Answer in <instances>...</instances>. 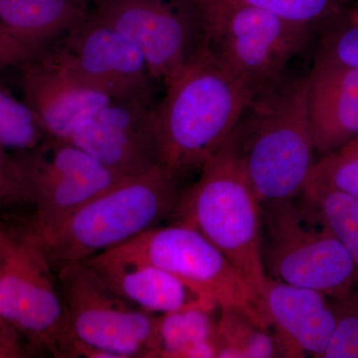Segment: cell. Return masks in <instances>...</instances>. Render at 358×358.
<instances>
[{"label":"cell","mask_w":358,"mask_h":358,"mask_svg":"<svg viewBox=\"0 0 358 358\" xmlns=\"http://www.w3.org/2000/svg\"><path fill=\"white\" fill-rule=\"evenodd\" d=\"M171 219L189 226L222 252L260 296L267 281L262 260L261 202L245 178L231 136L185 187Z\"/></svg>","instance_id":"5b68a950"},{"label":"cell","mask_w":358,"mask_h":358,"mask_svg":"<svg viewBox=\"0 0 358 358\" xmlns=\"http://www.w3.org/2000/svg\"><path fill=\"white\" fill-rule=\"evenodd\" d=\"M36 355L13 327L0 319V358H21Z\"/></svg>","instance_id":"f1b7e54d"},{"label":"cell","mask_w":358,"mask_h":358,"mask_svg":"<svg viewBox=\"0 0 358 358\" xmlns=\"http://www.w3.org/2000/svg\"><path fill=\"white\" fill-rule=\"evenodd\" d=\"M102 253L164 268L219 308H235L257 326L270 331L260 296L222 252L189 226H157Z\"/></svg>","instance_id":"9c48e42d"},{"label":"cell","mask_w":358,"mask_h":358,"mask_svg":"<svg viewBox=\"0 0 358 358\" xmlns=\"http://www.w3.org/2000/svg\"><path fill=\"white\" fill-rule=\"evenodd\" d=\"M336 300V327L322 358H358V288Z\"/></svg>","instance_id":"484cf974"},{"label":"cell","mask_w":358,"mask_h":358,"mask_svg":"<svg viewBox=\"0 0 358 358\" xmlns=\"http://www.w3.org/2000/svg\"><path fill=\"white\" fill-rule=\"evenodd\" d=\"M72 358H157L159 315L134 307L86 262L56 270Z\"/></svg>","instance_id":"52a82bcc"},{"label":"cell","mask_w":358,"mask_h":358,"mask_svg":"<svg viewBox=\"0 0 358 358\" xmlns=\"http://www.w3.org/2000/svg\"><path fill=\"white\" fill-rule=\"evenodd\" d=\"M155 108L162 164L179 176L199 171L229 140L253 90L195 49Z\"/></svg>","instance_id":"7a4b0ae2"},{"label":"cell","mask_w":358,"mask_h":358,"mask_svg":"<svg viewBox=\"0 0 358 358\" xmlns=\"http://www.w3.org/2000/svg\"><path fill=\"white\" fill-rule=\"evenodd\" d=\"M262 260L272 279L338 299L357 288L352 257L293 199L261 203Z\"/></svg>","instance_id":"ba28073f"},{"label":"cell","mask_w":358,"mask_h":358,"mask_svg":"<svg viewBox=\"0 0 358 358\" xmlns=\"http://www.w3.org/2000/svg\"><path fill=\"white\" fill-rule=\"evenodd\" d=\"M355 1L358 2V0H355Z\"/></svg>","instance_id":"f546056e"},{"label":"cell","mask_w":358,"mask_h":358,"mask_svg":"<svg viewBox=\"0 0 358 358\" xmlns=\"http://www.w3.org/2000/svg\"><path fill=\"white\" fill-rule=\"evenodd\" d=\"M47 138L48 134L26 103L0 89V145L10 152H27Z\"/></svg>","instance_id":"7402d4cb"},{"label":"cell","mask_w":358,"mask_h":358,"mask_svg":"<svg viewBox=\"0 0 358 358\" xmlns=\"http://www.w3.org/2000/svg\"><path fill=\"white\" fill-rule=\"evenodd\" d=\"M124 300L154 315L203 306L220 308L189 284L164 268L100 253L85 261Z\"/></svg>","instance_id":"e0dca14e"},{"label":"cell","mask_w":358,"mask_h":358,"mask_svg":"<svg viewBox=\"0 0 358 358\" xmlns=\"http://www.w3.org/2000/svg\"><path fill=\"white\" fill-rule=\"evenodd\" d=\"M317 30L320 32L317 57L358 70V2L352 0Z\"/></svg>","instance_id":"603a6c76"},{"label":"cell","mask_w":358,"mask_h":358,"mask_svg":"<svg viewBox=\"0 0 358 358\" xmlns=\"http://www.w3.org/2000/svg\"><path fill=\"white\" fill-rule=\"evenodd\" d=\"M218 329L221 343L218 358L281 357L274 334L257 326L244 313L232 308H220Z\"/></svg>","instance_id":"44dd1931"},{"label":"cell","mask_w":358,"mask_h":358,"mask_svg":"<svg viewBox=\"0 0 358 358\" xmlns=\"http://www.w3.org/2000/svg\"><path fill=\"white\" fill-rule=\"evenodd\" d=\"M24 102L50 138L67 141L90 115L112 101L77 83L51 52H42L21 66Z\"/></svg>","instance_id":"9a60e30c"},{"label":"cell","mask_w":358,"mask_h":358,"mask_svg":"<svg viewBox=\"0 0 358 358\" xmlns=\"http://www.w3.org/2000/svg\"><path fill=\"white\" fill-rule=\"evenodd\" d=\"M187 16L193 46L256 92L288 73L317 28L254 7L220 0H173Z\"/></svg>","instance_id":"277c9868"},{"label":"cell","mask_w":358,"mask_h":358,"mask_svg":"<svg viewBox=\"0 0 358 358\" xmlns=\"http://www.w3.org/2000/svg\"><path fill=\"white\" fill-rule=\"evenodd\" d=\"M52 55L77 83L112 100L152 103V79L145 58L126 37L93 14L64 36Z\"/></svg>","instance_id":"8fae6325"},{"label":"cell","mask_w":358,"mask_h":358,"mask_svg":"<svg viewBox=\"0 0 358 358\" xmlns=\"http://www.w3.org/2000/svg\"><path fill=\"white\" fill-rule=\"evenodd\" d=\"M37 233L55 227L92 199L128 176L110 171L82 148L55 138L15 152Z\"/></svg>","instance_id":"30bf717a"},{"label":"cell","mask_w":358,"mask_h":358,"mask_svg":"<svg viewBox=\"0 0 358 358\" xmlns=\"http://www.w3.org/2000/svg\"><path fill=\"white\" fill-rule=\"evenodd\" d=\"M307 80L313 145L324 157L358 136V70L317 56Z\"/></svg>","instance_id":"2e32d148"},{"label":"cell","mask_w":358,"mask_h":358,"mask_svg":"<svg viewBox=\"0 0 358 358\" xmlns=\"http://www.w3.org/2000/svg\"><path fill=\"white\" fill-rule=\"evenodd\" d=\"M308 183L358 199V136L315 162Z\"/></svg>","instance_id":"cb8c5ba5"},{"label":"cell","mask_w":358,"mask_h":358,"mask_svg":"<svg viewBox=\"0 0 358 358\" xmlns=\"http://www.w3.org/2000/svg\"><path fill=\"white\" fill-rule=\"evenodd\" d=\"M40 53L13 37L0 25V67L22 66Z\"/></svg>","instance_id":"83f0119b"},{"label":"cell","mask_w":358,"mask_h":358,"mask_svg":"<svg viewBox=\"0 0 358 358\" xmlns=\"http://www.w3.org/2000/svg\"><path fill=\"white\" fill-rule=\"evenodd\" d=\"M25 208H30L29 199L17 157L0 145V215L15 217Z\"/></svg>","instance_id":"4316f807"},{"label":"cell","mask_w":358,"mask_h":358,"mask_svg":"<svg viewBox=\"0 0 358 358\" xmlns=\"http://www.w3.org/2000/svg\"><path fill=\"white\" fill-rule=\"evenodd\" d=\"M217 308L194 306L159 315V357H217L221 338Z\"/></svg>","instance_id":"d6986e66"},{"label":"cell","mask_w":358,"mask_h":358,"mask_svg":"<svg viewBox=\"0 0 358 358\" xmlns=\"http://www.w3.org/2000/svg\"><path fill=\"white\" fill-rule=\"evenodd\" d=\"M160 164L128 176L51 229L37 233L54 268L85 262L171 219L185 187Z\"/></svg>","instance_id":"3957f363"},{"label":"cell","mask_w":358,"mask_h":358,"mask_svg":"<svg viewBox=\"0 0 358 358\" xmlns=\"http://www.w3.org/2000/svg\"><path fill=\"white\" fill-rule=\"evenodd\" d=\"M260 9L293 22L320 26L341 13L352 0H220Z\"/></svg>","instance_id":"d4e9b609"},{"label":"cell","mask_w":358,"mask_h":358,"mask_svg":"<svg viewBox=\"0 0 358 358\" xmlns=\"http://www.w3.org/2000/svg\"><path fill=\"white\" fill-rule=\"evenodd\" d=\"M0 319L36 355L72 358L57 275L27 217L0 220Z\"/></svg>","instance_id":"8992f818"},{"label":"cell","mask_w":358,"mask_h":358,"mask_svg":"<svg viewBox=\"0 0 358 358\" xmlns=\"http://www.w3.org/2000/svg\"><path fill=\"white\" fill-rule=\"evenodd\" d=\"M301 195L310 217L331 231L352 257L358 288V199L313 183Z\"/></svg>","instance_id":"ffe728a7"},{"label":"cell","mask_w":358,"mask_h":358,"mask_svg":"<svg viewBox=\"0 0 358 358\" xmlns=\"http://www.w3.org/2000/svg\"><path fill=\"white\" fill-rule=\"evenodd\" d=\"M261 303L282 357H322L336 322L327 294L268 277Z\"/></svg>","instance_id":"5bb4252c"},{"label":"cell","mask_w":358,"mask_h":358,"mask_svg":"<svg viewBox=\"0 0 358 358\" xmlns=\"http://www.w3.org/2000/svg\"><path fill=\"white\" fill-rule=\"evenodd\" d=\"M231 141L261 203L301 195L315 164L307 77L287 73L254 92Z\"/></svg>","instance_id":"6da1fadb"},{"label":"cell","mask_w":358,"mask_h":358,"mask_svg":"<svg viewBox=\"0 0 358 358\" xmlns=\"http://www.w3.org/2000/svg\"><path fill=\"white\" fill-rule=\"evenodd\" d=\"M152 103L112 100L71 134L74 143L110 171L124 176L160 166Z\"/></svg>","instance_id":"4fadbf2b"},{"label":"cell","mask_w":358,"mask_h":358,"mask_svg":"<svg viewBox=\"0 0 358 358\" xmlns=\"http://www.w3.org/2000/svg\"><path fill=\"white\" fill-rule=\"evenodd\" d=\"M91 13L138 49L154 81L166 85L193 53L192 25L173 0H94Z\"/></svg>","instance_id":"7c38bea8"},{"label":"cell","mask_w":358,"mask_h":358,"mask_svg":"<svg viewBox=\"0 0 358 358\" xmlns=\"http://www.w3.org/2000/svg\"><path fill=\"white\" fill-rule=\"evenodd\" d=\"M90 14L86 0H0V25L39 52L81 25Z\"/></svg>","instance_id":"ac0fdd59"}]
</instances>
